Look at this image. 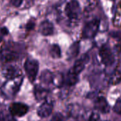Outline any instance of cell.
<instances>
[{
    "instance_id": "16",
    "label": "cell",
    "mask_w": 121,
    "mask_h": 121,
    "mask_svg": "<svg viewBox=\"0 0 121 121\" xmlns=\"http://www.w3.org/2000/svg\"><path fill=\"white\" fill-rule=\"evenodd\" d=\"M79 81V75L74 73L72 71H69L66 76L64 77V84L67 86H74Z\"/></svg>"
},
{
    "instance_id": "12",
    "label": "cell",
    "mask_w": 121,
    "mask_h": 121,
    "mask_svg": "<svg viewBox=\"0 0 121 121\" xmlns=\"http://www.w3.org/2000/svg\"><path fill=\"white\" fill-rule=\"evenodd\" d=\"M39 32L43 36L52 35L54 32L53 24L48 20L42 21L39 26Z\"/></svg>"
},
{
    "instance_id": "3",
    "label": "cell",
    "mask_w": 121,
    "mask_h": 121,
    "mask_svg": "<svg viewBox=\"0 0 121 121\" xmlns=\"http://www.w3.org/2000/svg\"><path fill=\"white\" fill-rule=\"evenodd\" d=\"M24 70L30 82H34L39 71V63L34 58H27L24 63Z\"/></svg>"
},
{
    "instance_id": "7",
    "label": "cell",
    "mask_w": 121,
    "mask_h": 121,
    "mask_svg": "<svg viewBox=\"0 0 121 121\" xmlns=\"http://www.w3.org/2000/svg\"><path fill=\"white\" fill-rule=\"evenodd\" d=\"M1 74L6 81L16 78L19 76H21V71L20 68L11 63H6L1 69Z\"/></svg>"
},
{
    "instance_id": "8",
    "label": "cell",
    "mask_w": 121,
    "mask_h": 121,
    "mask_svg": "<svg viewBox=\"0 0 121 121\" xmlns=\"http://www.w3.org/2000/svg\"><path fill=\"white\" fill-rule=\"evenodd\" d=\"M28 106L23 103H13L9 106V112L12 116L22 117L28 112Z\"/></svg>"
},
{
    "instance_id": "9",
    "label": "cell",
    "mask_w": 121,
    "mask_h": 121,
    "mask_svg": "<svg viewBox=\"0 0 121 121\" xmlns=\"http://www.w3.org/2000/svg\"><path fill=\"white\" fill-rule=\"evenodd\" d=\"M94 108L96 111L102 113H108L110 111V106L106 99L103 96L98 97L94 102Z\"/></svg>"
},
{
    "instance_id": "4",
    "label": "cell",
    "mask_w": 121,
    "mask_h": 121,
    "mask_svg": "<svg viewBox=\"0 0 121 121\" xmlns=\"http://www.w3.org/2000/svg\"><path fill=\"white\" fill-rule=\"evenodd\" d=\"M100 21L97 19H93L88 22L82 30V37L84 39H92L94 38L99 29Z\"/></svg>"
},
{
    "instance_id": "18",
    "label": "cell",
    "mask_w": 121,
    "mask_h": 121,
    "mask_svg": "<svg viewBox=\"0 0 121 121\" xmlns=\"http://www.w3.org/2000/svg\"><path fill=\"white\" fill-rule=\"evenodd\" d=\"M50 54L53 58H59L61 57V49L57 44H52L50 47Z\"/></svg>"
},
{
    "instance_id": "19",
    "label": "cell",
    "mask_w": 121,
    "mask_h": 121,
    "mask_svg": "<svg viewBox=\"0 0 121 121\" xmlns=\"http://www.w3.org/2000/svg\"><path fill=\"white\" fill-rule=\"evenodd\" d=\"M121 81V71L117 70L115 71L110 76L109 83L111 85H116L118 84Z\"/></svg>"
},
{
    "instance_id": "27",
    "label": "cell",
    "mask_w": 121,
    "mask_h": 121,
    "mask_svg": "<svg viewBox=\"0 0 121 121\" xmlns=\"http://www.w3.org/2000/svg\"></svg>"
},
{
    "instance_id": "6",
    "label": "cell",
    "mask_w": 121,
    "mask_h": 121,
    "mask_svg": "<svg viewBox=\"0 0 121 121\" xmlns=\"http://www.w3.org/2000/svg\"><path fill=\"white\" fill-rule=\"evenodd\" d=\"M99 56L102 63L106 66H112L115 62L114 54L108 45H104L99 50Z\"/></svg>"
},
{
    "instance_id": "13",
    "label": "cell",
    "mask_w": 121,
    "mask_h": 121,
    "mask_svg": "<svg viewBox=\"0 0 121 121\" xmlns=\"http://www.w3.org/2000/svg\"><path fill=\"white\" fill-rule=\"evenodd\" d=\"M49 90L45 88V86H42L41 85H36L34 88V96L36 100L43 101L45 100L48 96Z\"/></svg>"
},
{
    "instance_id": "17",
    "label": "cell",
    "mask_w": 121,
    "mask_h": 121,
    "mask_svg": "<svg viewBox=\"0 0 121 121\" xmlns=\"http://www.w3.org/2000/svg\"><path fill=\"white\" fill-rule=\"evenodd\" d=\"M79 52V42H75L72 44L67 51V57L69 59H72L76 58Z\"/></svg>"
},
{
    "instance_id": "11",
    "label": "cell",
    "mask_w": 121,
    "mask_h": 121,
    "mask_svg": "<svg viewBox=\"0 0 121 121\" xmlns=\"http://www.w3.org/2000/svg\"><path fill=\"white\" fill-rule=\"evenodd\" d=\"M67 113L69 117L74 119H79L83 116V109L77 104L70 105L67 108Z\"/></svg>"
},
{
    "instance_id": "25",
    "label": "cell",
    "mask_w": 121,
    "mask_h": 121,
    "mask_svg": "<svg viewBox=\"0 0 121 121\" xmlns=\"http://www.w3.org/2000/svg\"><path fill=\"white\" fill-rule=\"evenodd\" d=\"M35 26V23L33 21H30L27 24H26V29L30 31L31 29H33V27Z\"/></svg>"
},
{
    "instance_id": "21",
    "label": "cell",
    "mask_w": 121,
    "mask_h": 121,
    "mask_svg": "<svg viewBox=\"0 0 121 121\" xmlns=\"http://www.w3.org/2000/svg\"><path fill=\"white\" fill-rule=\"evenodd\" d=\"M50 121H64V116L61 113H57L52 117L51 120Z\"/></svg>"
},
{
    "instance_id": "5",
    "label": "cell",
    "mask_w": 121,
    "mask_h": 121,
    "mask_svg": "<svg viewBox=\"0 0 121 121\" xmlns=\"http://www.w3.org/2000/svg\"><path fill=\"white\" fill-rule=\"evenodd\" d=\"M65 11L67 16L70 21H76L78 19L80 14V11H81L79 2L76 0L70 1L67 4Z\"/></svg>"
},
{
    "instance_id": "20",
    "label": "cell",
    "mask_w": 121,
    "mask_h": 121,
    "mask_svg": "<svg viewBox=\"0 0 121 121\" xmlns=\"http://www.w3.org/2000/svg\"><path fill=\"white\" fill-rule=\"evenodd\" d=\"M113 110L116 113L121 116V98H118L116 102V104L113 107Z\"/></svg>"
},
{
    "instance_id": "23",
    "label": "cell",
    "mask_w": 121,
    "mask_h": 121,
    "mask_svg": "<svg viewBox=\"0 0 121 121\" xmlns=\"http://www.w3.org/2000/svg\"><path fill=\"white\" fill-rule=\"evenodd\" d=\"M100 120V116L99 115L98 113L96 112H93L89 118V121H99Z\"/></svg>"
},
{
    "instance_id": "2",
    "label": "cell",
    "mask_w": 121,
    "mask_h": 121,
    "mask_svg": "<svg viewBox=\"0 0 121 121\" xmlns=\"http://www.w3.org/2000/svg\"><path fill=\"white\" fill-rule=\"evenodd\" d=\"M20 57V51L14 45L9 44L3 46L0 49V60L6 63H10L18 60Z\"/></svg>"
},
{
    "instance_id": "15",
    "label": "cell",
    "mask_w": 121,
    "mask_h": 121,
    "mask_svg": "<svg viewBox=\"0 0 121 121\" xmlns=\"http://www.w3.org/2000/svg\"><path fill=\"white\" fill-rule=\"evenodd\" d=\"M54 78V73L51 72L50 70L45 69L42 71L40 76V80L44 85H52Z\"/></svg>"
},
{
    "instance_id": "1",
    "label": "cell",
    "mask_w": 121,
    "mask_h": 121,
    "mask_svg": "<svg viewBox=\"0 0 121 121\" xmlns=\"http://www.w3.org/2000/svg\"><path fill=\"white\" fill-rule=\"evenodd\" d=\"M23 76H19L16 78L6 81L1 87V92L4 96L7 98H13L20 90L23 83Z\"/></svg>"
},
{
    "instance_id": "22",
    "label": "cell",
    "mask_w": 121,
    "mask_h": 121,
    "mask_svg": "<svg viewBox=\"0 0 121 121\" xmlns=\"http://www.w3.org/2000/svg\"><path fill=\"white\" fill-rule=\"evenodd\" d=\"M0 121H14V119L6 114L3 113H0Z\"/></svg>"
},
{
    "instance_id": "24",
    "label": "cell",
    "mask_w": 121,
    "mask_h": 121,
    "mask_svg": "<svg viewBox=\"0 0 121 121\" xmlns=\"http://www.w3.org/2000/svg\"><path fill=\"white\" fill-rule=\"evenodd\" d=\"M23 0H11V4H12L13 6H16V7L20 6L21 5L22 2H23Z\"/></svg>"
},
{
    "instance_id": "14",
    "label": "cell",
    "mask_w": 121,
    "mask_h": 121,
    "mask_svg": "<svg viewBox=\"0 0 121 121\" xmlns=\"http://www.w3.org/2000/svg\"><path fill=\"white\" fill-rule=\"evenodd\" d=\"M87 58H89V57L84 56L83 58H81L78 59L77 61H76L73 67L70 69V71H72L74 73L79 75L84 69L86 62L88 61Z\"/></svg>"
},
{
    "instance_id": "26",
    "label": "cell",
    "mask_w": 121,
    "mask_h": 121,
    "mask_svg": "<svg viewBox=\"0 0 121 121\" xmlns=\"http://www.w3.org/2000/svg\"><path fill=\"white\" fill-rule=\"evenodd\" d=\"M1 33L3 35H6V34H8L9 31H8V29H7L6 27H3V28L1 29Z\"/></svg>"
},
{
    "instance_id": "10",
    "label": "cell",
    "mask_w": 121,
    "mask_h": 121,
    "mask_svg": "<svg viewBox=\"0 0 121 121\" xmlns=\"http://www.w3.org/2000/svg\"><path fill=\"white\" fill-rule=\"evenodd\" d=\"M52 109H53L52 103L50 101H45L39 106L37 113L39 117L44 118L50 116V114L52 112Z\"/></svg>"
}]
</instances>
